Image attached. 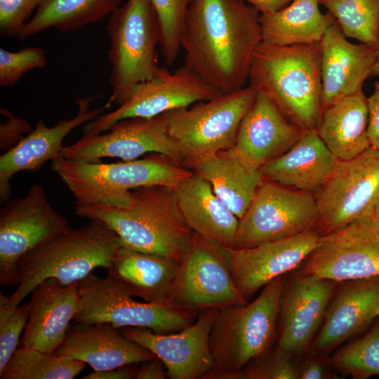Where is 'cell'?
<instances>
[{"instance_id": "6da1fadb", "label": "cell", "mask_w": 379, "mask_h": 379, "mask_svg": "<svg viewBox=\"0 0 379 379\" xmlns=\"http://www.w3.org/2000/svg\"><path fill=\"white\" fill-rule=\"evenodd\" d=\"M260 15L241 0H192L180 35L185 65L220 93L246 86Z\"/></svg>"}, {"instance_id": "7a4b0ae2", "label": "cell", "mask_w": 379, "mask_h": 379, "mask_svg": "<svg viewBox=\"0 0 379 379\" xmlns=\"http://www.w3.org/2000/svg\"><path fill=\"white\" fill-rule=\"evenodd\" d=\"M77 215L106 224L124 246L180 263L191 249L195 234L180 212L173 189L148 186L131 190L121 206L78 204Z\"/></svg>"}, {"instance_id": "3957f363", "label": "cell", "mask_w": 379, "mask_h": 379, "mask_svg": "<svg viewBox=\"0 0 379 379\" xmlns=\"http://www.w3.org/2000/svg\"><path fill=\"white\" fill-rule=\"evenodd\" d=\"M248 81L302 131L316 129L322 112L320 42L262 41L253 53Z\"/></svg>"}, {"instance_id": "277c9868", "label": "cell", "mask_w": 379, "mask_h": 379, "mask_svg": "<svg viewBox=\"0 0 379 379\" xmlns=\"http://www.w3.org/2000/svg\"><path fill=\"white\" fill-rule=\"evenodd\" d=\"M286 281L281 275L252 302L218 310L209 335L215 367L203 379H237L248 363L273 347Z\"/></svg>"}, {"instance_id": "5b68a950", "label": "cell", "mask_w": 379, "mask_h": 379, "mask_svg": "<svg viewBox=\"0 0 379 379\" xmlns=\"http://www.w3.org/2000/svg\"><path fill=\"white\" fill-rule=\"evenodd\" d=\"M120 237L99 220L90 222L39 246L19 261V282L7 297L13 308L31 293L40 282L49 278L67 285L79 282L98 267L108 270L119 249Z\"/></svg>"}, {"instance_id": "8992f818", "label": "cell", "mask_w": 379, "mask_h": 379, "mask_svg": "<svg viewBox=\"0 0 379 379\" xmlns=\"http://www.w3.org/2000/svg\"><path fill=\"white\" fill-rule=\"evenodd\" d=\"M51 168L67 185L76 204L112 206L127 204L132 190L155 185L175 190L193 173L157 153L116 163L73 161L60 157L52 161Z\"/></svg>"}, {"instance_id": "52a82bcc", "label": "cell", "mask_w": 379, "mask_h": 379, "mask_svg": "<svg viewBox=\"0 0 379 379\" xmlns=\"http://www.w3.org/2000/svg\"><path fill=\"white\" fill-rule=\"evenodd\" d=\"M109 39L108 59L112 67V95L106 103L119 106L139 84L159 67L157 46L159 25L149 0H127L110 14L106 27Z\"/></svg>"}, {"instance_id": "ba28073f", "label": "cell", "mask_w": 379, "mask_h": 379, "mask_svg": "<svg viewBox=\"0 0 379 379\" xmlns=\"http://www.w3.org/2000/svg\"><path fill=\"white\" fill-rule=\"evenodd\" d=\"M257 94L248 84L162 114L168 134L180 148L184 166L189 168L197 161L232 148Z\"/></svg>"}, {"instance_id": "9c48e42d", "label": "cell", "mask_w": 379, "mask_h": 379, "mask_svg": "<svg viewBox=\"0 0 379 379\" xmlns=\"http://www.w3.org/2000/svg\"><path fill=\"white\" fill-rule=\"evenodd\" d=\"M76 323H107L117 328H144L159 333H174L192 324L197 312L173 305H158L134 299L127 286L107 275L91 273L79 282Z\"/></svg>"}, {"instance_id": "30bf717a", "label": "cell", "mask_w": 379, "mask_h": 379, "mask_svg": "<svg viewBox=\"0 0 379 379\" xmlns=\"http://www.w3.org/2000/svg\"><path fill=\"white\" fill-rule=\"evenodd\" d=\"M70 229L40 183L32 184L25 196L8 200L0 211V285L18 284L20 260Z\"/></svg>"}, {"instance_id": "8fae6325", "label": "cell", "mask_w": 379, "mask_h": 379, "mask_svg": "<svg viewBox=\"0 0 379 379\" xmlns=\"http://www.w3.org/2000/svg\"><path fill=\"white\" fill-rule=\"evenodd\" d=\"M379 198V149L370 147L357 157L338 160L315 197V225L321 235L373 215Z\"/></svg>"}, {"instance_id": "7c38bea8", "label": "cell", "mask_w": 379, "mask_h": 379, "mask_svg": "<svg viewBox=\"0 0 379 379\" xmlns=\"http://www.w3.org/2000/svg\"><path fill=\"white\" fill-rule=\"evenodd\" d=\"M317 208L312 192L264 180L239 220L234 249L292 237L315 225Z\"/></svg>"}, {"instance_id": "4fadbf2b", "label": "cell", "mask_w": 379, "mask_h": 379, "mask_svg": "<svg viewBox=\"0 0 379 379\" xmlns=\"http://www.w3.org/2000/svg\"><path fill=\"white\" fill-rule=\"evenodd\" d=\"M297 272L336 283L379 277V223L366 216L321 235Z\"/></svg>"}, {"instance_id": "5bb4252c", "label": "cell", "mask_w": 379, "mask_h": 379, "mask_svg": "<svg viewBox=\"0 0 379 379\" xmlns=\"http://www.w3.org/2000/svg\"><path fill=\"white\" fill-rule=\"evenodd\" d=\"M247 302L232 277L229 248L195 234L191 249L179 264L168 303L199 313Z\"/></svg>"}, {"instance_id": "9a60e30c", "label": "cell", "mask_w": 379, "mask_h": 379, "mask_svg": "<svg viewBox=\"0 0 379 379\" xmlns=\"http://www.w3.org/2000/svg\"><path fill=\"white\" fill-rule=\"evenodd\" d=\"M220 93L185 65L174 72L159 67L152 77L134 88L124 103L86 123L84 135L107 131L117 122L126 119L154 118L211 99Z\"/></svg>"}, {"instance_id": "2e32d148", "label": "cell", "mask_w": 379, "mask_h": 379, "mask_svg": "<svg viewBox=\"0 0 379 379\" xmlns=\"http://www.w3.org/2000/svg\"><path fill=\"white\" fill-rule=\"evenodd\" d=\"M165 155L184 166L179 147L168 134L162 115L151 119L131 118L119 121L107 131L84 136L64 146L61 157L80 161H100L103 158L131 161L146 154Z\"/></svg>"}, {"instance_id": "e0dca14e", "label": "cell", "mask_w": 379, "mask_h": 379, "mask_svg": "<svg viewBox=\"0 0 379 379\" xmlns=\"http://www.w3.org/2000/svg\"><path fill=\"white\" fill-rule=\"evenodd\" d=\"M218 309H208L181 331L159 333L144 328H123L125 335L145 347L164 364L171 379H203L215 367L209 335Z\"/></svg>"}, {"instance_id": "ac0fdd59", "label": "cell", "mask_w": 379, "mask_h": 379, "mask_svg": "<svg viewBox=\"0 0 379 379\" xmlns=\"http://www.w3.org/2000/svg\"><path fill=\"white\" fill-rule=\"evenodd\" d=\"M321 236L317 230L310 229L252 248H229L232 277L243 297L248 300L272 280L298 268Z\"/></svg>"}, {"instance_id": "d6986e66", "label": "cell", "mask_w": 379, "mask_h": 379, "mask_svg": "<svg viewBox=\"0 0 379 379\" xmlns=\"http://www.w3.org/2000/svg\"><path fill=\"white\" fill-rule=\"evenodd\" d=\"M336 282L298 272L282 294L278 345L293 357L307 352L321 326Z\"/></svg>"}, {"instance_id": "ffe728a7", "label": "cell", "mask_w": 379, "mask_h": 379, "mask_svg": "<svg viewBox=\"0 0 379 379\" xmlns=\"http://www.w3.org/2000/svg\"><path fill=\"white\" fill-rule=\"evenodd\" d=\"M99 95L77 98V114L72 119H63L53 126H47L43 119L25 137L0 157V201L10 199V180L17 173L39 171L44 164L60 157L62 141L77 126L97 118L108 107L91 109V105Z\"/></svg>"}, {"instance_id": "44dd1931", "label": "cell", "mask_w": 379, "mask_h": 379, "mask_svg": "<svg viewBox=\"0 0 379 379\" xmlns=\"http://www.w3.org/2000/svg\"><path fill=\"white\" fill-rule=\"evenodd\" d=\"M302 132L284 117L270 97L258 92L230 149L246 164L260 169L288 151Z\"/></svg>"}, {"instance_id": "7402d4cb", "label": "cell", "mask_w": 379, "mask_h": 379, "mask_svg": "<svg viewBox=\"0 0 379 379\" xmlns=\"http://www.w3.org/2000/svg\"><path fill=\"white\" fill-rule=\"evenodd\" d=\"M322 110L362 90L370 77L376 50L350 42L336 21L320 41Z\"/></svg>"}, {"instance_id": "603a6c76", "label": "cell", "mask_w": 379, "mask_h": 379, "mask_svg": "<svg viewBox=\"0 0 379 379\" xmlns=\"http://www.w3.org/2000/svg\"><path fill=\"white\" fill-rule=\"evenodd\" d=\"M331 298L308 353L326 357L375 319L379 277L345 281Z\"/></svg>"}, {"instance_id": "cb8c5ba5", "label": "cell", "mask_w": 379, "mask_h": 379, "mask_svg": "<svg viewBox=\"0 0 379 379\" xmlns=\"http://www.w3.org/2000/svg\"><path fill=\"white\" fill-rule=\"evenodd\" d=\"M79 282L65 285L49 278L36 285L30 293L22 346L54 352L62 344L78 311Z\"/></svg>"}, {"instance_id": "d4e9b609", "label": "cell", "mask_w": 379, "mask_h": 379, "mask_svg": "<svg viewBox=\"0 0 379 379\" xmlns=\"http://www.w3.org/2000/svg\"><path fill=\"white\" fill-rule=\"evenodd\" d=\"M55 354L103 371L140 364L156 357L149 350L127 337L121 328L107 323L79 324L70 327Z\"/></svg>"}, {"instance_id": "484cf974", "label": "cell", "mask_w": 379, "mask_h": 379, "mask_svg": "<svg viewBox=\"0 0 379 379\" xmlns=\"http://www.w3.org/2000/svg\"><path fill=\"white\" fill-rule=\"evenodd\" d=\"M338 161L313 129L303 131L288 151L260 170L265 180L311 192L326 182Z\"/></svg>"}, {"instance_id": "4316f807", "label": "cell", "mask_w": 379, "mask_h": 379, "mask_svg": "<svg viewBox=\"0 0 379 379\" xmlns=\"http://www.w3.org/2000/svg\"><path fill=\"white\" fill-rule=\"evenodd\" d=\"M174 191L184 220L196 235L234 248L239 219L216 196L207 180L193 172Z\"/></svg>"}, {"instance_id": "83f0119b", "label": "cell", "mask_w": 379, "mask_h": 379, "mask_svg": "<svg viewBox=\"0 0 379 379\" xmlns=\"http://www.w3.org/2000/svg\"><path fill=\"white\" fill-rule=\"evenodd\" d=\"M368 98L362 90L322 110L316 131L338 160L352 159L371 147Z\"/></svg>"}, {"instance_id": "f1b7e54d", "label": "cell", "mask_w": 379, "mask_h": 379, "mask_svg": "<svg viewBox=\"0 0 379 379\" xmlns=\"http://www.w3.org/2000/svg\"><path fill=\"white\" fill-rule=\"evenodd\" d=\"M189 168L211 184L216 196L239 219L265 180L260 169L246 164L230 149L197 161Z\"/></svg>"}, {"instance_id": "f546056e", "label": "cell", "mask_w": 379, "mask_h": 379, "mask_svg": "<svg viewBox=\"0 0 379 379\" xmlns=\"http://www.w3.org/2000/svg\"><path fill=\"white\" fill-rule=\"evenodd\" d=\"M179 264L123 245L115 255L108 275L122 281L131 294L145 301L168 303L170 291Z\"/></svg>"}, {"instance_id": "4dcf8cb0", "label": "cell", "mask_w": 379, "mask_h": 379, "mask_svg": "<svg viewBox=\"0 0 379 379\" xmlns=\"http://www.w3.org/2000/svg\"><path fill=\"white\" fill-rule=\"evenodd\" d=\"M319 5V0H293L278 11L260 14L262 41L279 45L320 42L335 20L323 13Z\"/></svg>"}, {"instance_id": "1f68e13d", "label": "cell", "mask_w": 379, "mask_h": 379, "mask_svg": "<svg viewBox=\"0 0 379 379\" xmlns=\"http://www.w3.org/2000/svg\"><path fill=\"white\" fill-rule=\"evenodd\" d=\"M121 0H41L23 27L21 41L49 28L68 33L99 22L119 6Z\"/></svg>"}, {"instance_id": "d6a6232c", "label": "cell", "mask_w": 379, "mask_h": 379, "mask_svg": "<svg viewBox=\"0 0 379 379\" xmlns=\"http://www.w3.org/2000/svg\"><path fill=\"white\" fill-rule=\"evenodd\" d=\"M83 361L22 346L0 373L1 379H72L86 368Z\"/></svg>"}, {"instance_id": "836d02e7", "label": "cell", "mask_w": 379, "mask_h": 379, "mask_svg": "<svg viewBox=\"0 0 379 379\" xmlns=\"http://www.w3.org/2000/svg\"><path fill=\"white\" fill-rule=\"evenodd\" d=\"M347 38L379 48V0H319Z\"/></svg>"}, {"instance_id": "e575fe53", "label": "cell", "mask_w": 379, "mask_h": 379, "mask_svg": "<svg viewBox=\"0 0 379 379\" xmlns=\"http://www.w3.org/2000/svg\"><path fill=\"white\" fill-rule=\"evenodd\" d=\"M329 361L334 368L354 378L379 375V320L366 335L338 350Z\"/></svg>"}, {"instance_id": "d590c367", "label": "cell", "mask_w": 379, "mask_h": 379, "mask_svg": "<svg viewBox=\"0 0 379 379\" xmlns=\"http://www.w3.org/2000/svg\"><path fill=\"white\" fill-rule=\"evenodd\" d=\"M159 25V45L165 63L173 65L180 46V35L192 0H149Z\"/></svg>"}, {"instance_id": "8d00e7d4", "label": "cell", "mask_w": 379, "mask_h": 379, "mask_svg": "<svg viewBox=\"0 0 379 379\" xmlns=\"http://www.w3.org/2000/svg\"><path fill=\"white\" fill-rule=\"evenodd\" d=\"M7 297L0 292V373L18 349L21 333L25 329L29 302L11 308Z\"/></svg>"}, {"instance_id": "74e56055", "label": "cell", "mask_w": 379, "mask_h": 379, "mask_svg": "<svg viewBox=\"0 0 379 379\" xmlns=\"http://www.w3.org/2000/svg\"><path fill=\"white\" fill-rule=\"evenodd\" d=\"M293 356L279 345L248 363L237 379H298V366Z\"/></svg>"}, {"instance_id": "f35d334b", "label": "cell", "mask_w": 379, "mask_h": 379, "mask_svg": "<svg viewBox=\"0 0 379 379\" xmlns=\"http://www.w3.org/2000/svg\"><path fill=\"white\" fill-rule=\"evenodd\" d=\"M46 65V53L42 47H25L15 52L1 48L0 86H12L26 72Z\"/></svg>"}, {"instance_id": "ab89813d", "label": "cell", "mask_w": 379, "mask_h": 379, "mask_svg": "<svg viewBox=\"0 0 379 379\" xmlns=\"http://www.w3.org/2000/svg\"><path fill=\"white\" fill-rule=\"evenodd\" d=\"M41 0H0L1 37L18 39Z\"/></svg>"}, {"instance_id": "60d3db41", "label": "cell", "mask_w": 379, "mask_h": 379, "mask_svg": "<svg viewBox=\"0 0 379 379\" xmlns=\"http://www.w3.org/2000/svg\"><path fill=\"white\" fill-rule=\"evenodd\" d=\"M1 112L7 118L0 128L1 149L6 152L22 139L24 133H29L33 128L27 121L17 117L10 111L1 108Z\"/></svg>"}, {"instance_id": "b9f144b4", "label": "cell", "mask_w": 379, "mask_h": 379, "mask_svg": "<svg viewBox=\"0 0 379 379\" xmlns=\"http://www.w3.org/2000/svg\"><path fill=\"white\" fill-rule=\"evenodd\" d=\"M325 357L310 354L298 366V379H327L337 378L331 370Z\"/></svg>"}, {"instance_id": "7bdbcfd3", "label": "cell", "mask_w": 379, "mask_h": 379, "mask_svg": "<svg viewBox=\"0 0 379 379\" xmlns=\"http://www.w3.org/2000/svg\"><path fill=\"white\" fill-rule=\"evenodd\" d=\"M368 102L369 109L368 135L371 146L379 149V81L374 84L373 92L368 98Z\"/></svg>"}, {"instance_id": "ee69618b", "label": "cell", "mask_w": 379, "mask_h": 379, "mask_svg": "<svg viewBox=\"0 0 379 379\" xmlns=\"http://www.w3.org/2000/svg\"><path fill=\"white\" fill-rule=\"evenodd\" d=\"M139 364H132L103 371H93L82 377L83 379H133L135 378Z\"/></svg>"}, {"instance_id": "f6af8a7d", "label": "cell", "mask_w": 379, "mask_h": 379, "mask_svg": "<svg viewBox=\"0 0 379 379\" xmlns=\"http://www.w3.org/2000/svg\"><path fill=\"white\" fill-rule=\"evenodd\" d=\"M136 373L135 379H165L168 378L164 363L157 357L143 361Z\"/></svg>"}, {"instance_id": "bcb514c9", "label": "cell", "mask_w": 379, "mask_h": 379, "mask_svg": "<svg viewBox=\"0 0 379 379\" xmlns=\"http://www.w3.org/2000/svg\"><path fill=\"white\" fill-rule=\"evenodd\" d=\"M249 4L255 8L260 14L270 13L278 11L293 0H241Z\"/></svg>"}, {"instance_id": "7dc6e473", "label": "cell", "mask_w": 379, "mask_h": 379, "mask_svg": "<svg viewBox=\"0 0 379 379\" xmlns=\"http://www.w3.org/2000/svg\"><path fill=\"white\" fill-rule=\"evenodd\" d=\"M379 76V48L375 52V61L371 72L370 77Z\"/></svg>"}, {"instance_id": "c3c4849f", "label": "cell", "mask_w": 379, "mask_h": 379, "mask_svg": "<svg viewBox=\"0 0 379 379\" xmlns=\"http://www.w3.org/2000/svg\"><path fill=\"white\" fill-rule=\"evenodd\" d=\"M373 218L378 221L379 223V198L376 202V204L374 207L373 215Z\"/></svg>"}, {"instance_id": "681fc988", "label": "cell", "mask_w": 379, "mask_h": 379, "mask_svg": "<svg viewBox=\"0 0 379 379\" xmlns=\"http://www.w3.org/2000/svg\"><path fill=\"white\" fill-rule=\"evenodd\" d=\"M378 316H379V304L378 305V306L375 308V310L374 312V317H375V319Z\"/></svg>"}, {"instance_id": "f907efd6", "label": "cell", "mask_w": 379, "mask_h": 379, "mask_svg": "<svg viewBox=\"0 0 379 379\" xmlns=\"http://www.w3.org/2000/svg\"><path fill=\"white\" fill-rule=\"evenodd\" d=\"M378 36H379V35H378Z\"/></svg>"}]
</instances>
